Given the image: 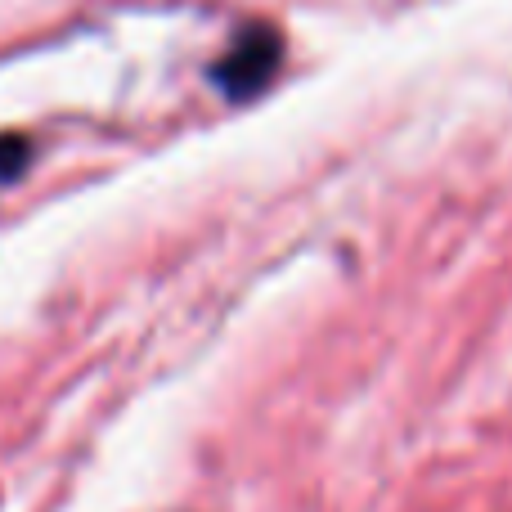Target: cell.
Instances as JSON below:
<instances>
[{"label":"cell","instance_id":"obj_1","mask_svg":"<svg viewBox=\"0 0 512 512\" xmlns=\"http://www.w3.org/2000/svg\"><path fill=\"white\" fill-rule=\"evenodd\" d=\"M279 54H283L279 32H274V27H265V23H252L248 32L234 36V45L221 54V63L212 68V77H216V86H221L230 99H248V95H256V90L274 77Z\"/></svg>","mask_w":512,"mask_h":512},{"label":"cell","instance_id":"obj_2","mask_svg":"<svg viewBox=\"0 0 512 512\" xmlns=\"http://www.w3.org/2000/svg\"><path fill=\"white\" fill-rule=\"evenodd\" d=\"M27 158H32V144H27L23 135H0V185L23 176Z\"/></svg>","mask_w":512,"mask_h":512}]
</instances>
